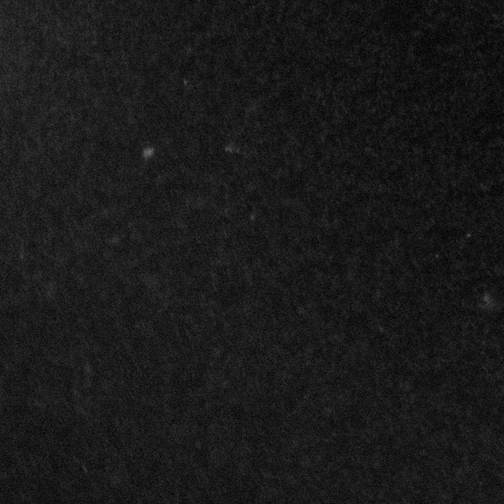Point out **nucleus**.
<instances>
[{"label": "nucleus", "instance_id": "nucleus-1", "mask_svg": "<svg viewBox=\"0 0 504 504\" xmlns=\"http://www.w3.org/2000/svg\"><path fill=\"white\" fill-rule=\"evenodd\" d=\"M17 446L20 450L33 454V455L38 454L40 452V447L38 444L32 443V442L27 441V440H21V441L18 442Z\"/></svg>", "mask_w": 504, "mask_h": 504}, {"label": "nucleus", "instance_id": "nucleus-2", "mask_svg": "<svg viewBox=\"0 0 504 504\" xmlns=\"http://www.w3.org/2000/svg\"><path fill=\"white\" fill-rule=\"evenodd\" d=\"M194 459L197 464L203 469H207L209 465V455L205 450H199L194 454Z\"/></svg>", "mask_w": 504, "mask_h": 504}, {"label": "nucleus", "instance_id": "nucleus-3", "mask_svg": "<svg viewBox=\"0 0 504 504\" xmlns=\"http://www.w3.org/2000/svg\"><path fill=\"white\" fill-rule=\"evenodd\" d=\"M27 434L35 436L44 437L47 434V428L41 425H29L25 428Z\"/></svg>", "mask_w": 504, "mask_h": 504}, {"label": "nucleus", "instance_id": "nucleus-4", "mask_svg": "<svg viewBox=\"0 0 504 504\" xmlns=\"http://www.w3.org/2000/svg\"><path fill=\"white\" fill-rule=\"evenodd\" d=\"M230 414L232 416L233 419L238 420V421H241L244 419L245 415H246V411L244 406L241 405V404H235L231 406L230 409Z\"/></svg>", "mask_w": 504, "mask_h": 504}, {"label": "nucleus", "instance_id": "nucleus-5", "mask_svg": "<svg viewBox=\"0 0 504 504\" xmlns=\"http://www.w3.org/2000/svg\"><path fill=\"white\" fill-rule=\"evenodd\" d=\"M29 412V406L27 403L20 402L15 404L12 409V413L15 417H23Z\"/></svg>", "mask_w": 504, "mask_h": 504}, {"label": "nucleus", "instance_id": "nucleus-6", "mask_svg": "<svg viewBox=\"0 0 504 504\" xmlns=\"http://www.w3.org/2000/svg\"><path fill=\"white\" fill-rule=\"evenodd\" d=\"M72 434H73V429L68 426H65V427L60 428L58 431H56L55 433V438L60 441H63V440H68Z\"/></svg>", "mask_w": 504, "mask_h": 504}, {"label": "nucleus", "instance_id": "nucleus-7", "mask_svg": "<svg viewBox=\"0 0 504 504\" xmlns=\"http://www.w3.org/2000/svg\"><path fill=\"white\" fill-rule=\"evenodd\" d=\"M15 460L14 459L10 456H5L4 457H2L1 459V466L2 468H4L5 469H10L14 466Z\"/></svg>", "mask_w": 504, "mask_h": 504}, {"label": "nucleus", "instance_id": "nucleus-8", "mask_svg": "<svg viewBox=\"0 0 504 504\" xmlns=\"http://www.w3.org/2000/svg\"><path fill=\"white\" fill-rule=\"evenodd\" d=\"M92 465L94 466V469L102 471V470L105 469V459H104L103 456H100V457H97L95 459Z\"/></svg>", "mask_w": 504, "mask_h": 504}, {"label": "nucleus", "instance_id": "nucleus-9", "mask_svg": "<svg viewBox=\"0 0 504 504\" xmlns=\"http://www.w3.org/2000/svg\"><path fill=\"white\" fill-rule=\"evenodd\" d=\"M203 380L201 378H194L192 379L191 382H190V387H191L193 390H198V389L201 388L203 385Z\"/></svg>", "mask_w": 504, "mask_h": 504}, {"label": "nucleus", "instance_id": "nucleus-10", "mask_svg": "<svg viewBox=\"0 0 504 504\" xmlns=\"http://www.w3.org/2000/svg\"><path fill=\"white\" fill-rule=\"evenodd\" d=\"M20 375L23 378H27L30 375L31 369L27 365H21L19 368Z\"/></svg>", "mask_w": 504, "mask_h": 504}, {"label": "nucleus", "instance_id": "nucleus-11", "mask_svg": "<svg viewBox=\"0 0 504 504\" xmlns=\"http://www.w3.org/2000/svg\"><path fill=\"white\" fill-rule=\"evenodd\" d=\"M148 469L150 472L156 474L157 471H159V469H160V464H159L158 461H153V462H151L149 464Z\"/></svg>", "mask_w": 504, "mask_h": 504}, {"label": "nucleus", "instance_id": "nucleus-12", "mask_svg": "<svg viewBox=\"0 0 504 504\" xmlns=\"http://www.w3.org/2000/svg\"><path fill=\"white\" fill-rule=\"evenodd\" d=\"M51 469L52 470V471L54 473V474H57L59 473V465H58L57 461H56L55 459H51Z\"/></svg>", "mask_w": 504, "mask_h": 504}]
</instances>
